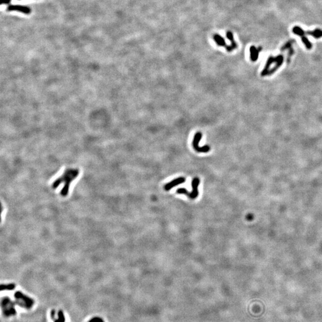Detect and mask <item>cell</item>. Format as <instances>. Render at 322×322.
Returning a JSON list of instances; mask_svg holds the SVG:
<instances>
[{
  "mask_svg": "<svg viewBox=\"0 0 322 322\" xmlns=\"http://www.w3.org/2000/svg\"><path fill=\"white\" fill-rule=\"evenodd\" d=\"M202 137V134L200 132H198L195 134L194 136V138L193 140V148L195 149L198 152H203V153H207L210 150V147L208 145H205L202 147L199 146V143L200 141L201 140Z\"/></svg>",
  "mask_w": 322,
  "mask_h": 322,
  "instance_id": "obj_6",
  "label": "cell"
},
{
  "mask_svg": "<svg viewBox=\"0 0 322 322\" xmlns=\"http://www.w3.org/2000/svg\"><path fill=\"white\" fill-rule=\"evenodd\" d=\"M7 10L9 11H17L26 15H29L31 13V9L26 6L19 4H10L7 7Z\"/></svg>",
  "mask_w": 322,
  "mask_h": 322,
  "instance_id": "obj_7",
  "label": "cell"
},
{
  "mask_svg": "<svg viewBox=\"0 0 322 322\" xmlns=\"http://www.w3.org/2000/svg\"><path fill=\"white\" fill-rule=\"evenodd\" d=\"M64 321H65V318H64L63 313L61 311H60L59 312L58 319L56 320L54 322H64Z\"/></svg>",
  "mask_w": 322,
  "mask_h": 322,
  "instance_id": "obj_15",
  "label": "cell"
},
{
  "mask_svg": "<svg viewBox=\"0 0 322 322\" xmlns=\"http://www.w3.org/2000/svg\"><path fill=\"white\" fill-rule=\"evenodd\" d=\"M214 40L215 41H216V43L220 45H221V46H224L226 45V44H225V41L224 40L223 38L221 36H219L218 35H216L215 36H214Z\"/></svg>",
  "mask_w": 322,
  "mask_h": 322,
  "instance_id": "obj_12",
  "label": "cell"
},
{
  "mask_svg": "<svg viewBox=\"0 0 322 322\" xmlns=\"http://www.w3.org/2000/svg\"><path fill=\"white\" fill-rule=\"evenodd\" d=\"M11 0H1V4H5V5H10V3H11Z\"/></svg>",
  "mask_w": 322,
  "mask_h": 322,
  "instance_id": "obj_17",
  "label": "cell"
},
{
  "mask_svg": "<svg viewBox=\"0 0 322 322\" xmlns=\"http://www.w3.org/2000/svg\"><path fill=\"white\" fill-rule=\"evenodd\" d=\"M283 61H284V57L282 54H279L277 56H270L266 61L265 67L261 72V76L267 75V73L269 71L270 67L273 66L272 69L268 73V75H270L275 72L283 64Z\"/></svg>",
  "mask_w": 322,
  "mask_h": 322,
  "instance_id": "obj_2",
  "label": "cell"
},
{
  "mask_svg": "<svg viewBox=\"0 0 322 322\" xmlns=\"http://www.w3.org/2000/svg\"><path fill=\"white\" fill-rule=\"evenodd\" d=\"M15 288V285L12 284V283H10V284H8V285H2L1 288V291H3V290H13V289H14Z\"/></svg>",
  "mask_w": 322,
  "mask_h": 322,
  "instance_id": "obj_13",
  "label": "cell"
},
{
  "mask_svg": "<svg viewBox=\"0 0 322 322\" xmlns=\"http://www.w3.org/2000/svg\"><path fill=\"white\" fill-rule=\"evenodd\" d=\"M89 322H104L103 320L99 317H94Z\"/></svg>",
  "mask_w": 322,
  "mask_h": 322,
  "instance_id": "obj_16",
  "label": "cell"
},
{
  "mask_svg": "<svg viewBox=\"0 0 322 322\" xmlns=\"http://www.w3.org/2000/svg\"><path fill=\"white\" fill-rule=\"evenodd\" d=\"M177 193H178V194H184V195H186L187 196H189V195H190V193L187 190H186V189L184 188H180V189H178L177 190Z\"/></svg>",
  "mask_w": 322,
  "mask_h": 322,
  "instance_id": "obj_14",
  "label": "cell"
},
{
  "mask_svg": "<svg viewBox=\"0 0 322 322\" xmlns=\"http://www.w3.org/2000/svg\"><path fill=\"white\" fill-rule=\"evenodd\" d=\"M185 181H186V178L184 177H178L177 178H175V179L172 180V181L170 182V183L166 184L165 187H164V189H165V190L168 191L170 189H173V187H175L176 186H178L180 184L184 183L185 182Z\"/></svg>",
  "mask_w": 322,
  "mask_h": 322,
  "instance_id": "obj_9",
  "label": "cell"
},
{
  "mask_svg": "<svg viewBox=\"0 0 322 322\" xmlns=\"http://www.w3.org/2000/svg\"><path fill=\"white\" fill-rule=\"evenodd\" d=\"M15 298L18 305L26 308H31L34 304V301L32 299L20 291L15 293Z\"/></svg>",
  "mask_w": 322,
  "mask_h": 322,
  "instance_id": "obj_3",
  "label": "cell"
},
{
  "mask_svg": "<svg viewBox=\"0 0 322 322\" xmlns=\"http://www.w3.org/2000/svg\"><path fill=\"white\" fill-rule=\"evenodd\" d=\"M2 307L3 309L4 314L6 316H10L15 315L16 314V310L14 306V304L13 303L11 300L7 298L6 297L2 300Z\"/></svg>",
  "mask_w": 322,
  "mask_h": 322,
  "instance_id": "obj_4",
  "label": "cell"
},
{
  "mask_svg": "<svg viewBox=\"0 0 322 322\" xmlns=\"http://www.w3.org/2000/svg\"><path fill=\"white\" fill-rule=\"evenodd\" d=\"M253 218V216L251 215V214H249L248 216H247V219L249 220H251Z\"/></svg>",
  "mask_w": 322,
  "mask_h": 322,
  "instance_id": "obj_18",
  "label": "cell"
},
{
  "mask_svg": "<svg viewBox=\"0 0 322 322\" xmlns=\"http://www.w3.org/2000/svg\"><path fill=\"white\" fill-rule=\"evenodd\" d=\"M303 32L305 35H311L313 38H316V39H320V38H321L322 37V30L319 29V28H317V29H314L313 31H305L303 30Z\"/></svg>",
  "mask_w": 322,
  "mask_h": 322,
  "instance_id": "obj_11",
  "label": "cell"
},
{
  "mask_svg": "<svg viewBox=\"0 0 322 322\" xmlns=\"http://www.w3.org/2000/svg\"><path fill=\"white\" fill-rule=\"evenodd\" d=\"M262 50L261 47L258 48H256L255 46H251L250 48V57L252 61H255L258 59L260 52Z\"/></svg>",
  "mask_w": 322,
  "mask_h": 322,
  "instance_id": "obj_10",
  "label": "cell"
},
{
  "mask_svg": "<svg viewBox=\"0 0 322 322\" xmlns=\"http://www.w3.org/2000/svg\"><path fill=\"white\" fill-rule=\"evenodd\" d=\"M292 32L295 35H297L301 38L302 43L304 44L307 49L311 50L312 48L313 45L312 43L306 37L305 35L303 32V29L301 27H298V26H295L292 28Z\"/></svg>",
  "mask_w": 322,
  "mask_h": 322,
  "instance_id": "obj_5",
  "label": "cell"
},
{
  "mask_svg": "<svg viewBox=\"0 0 322 322\" xmlns=\"http://www.w3.org/2000/svg\"><path fill=\"white\" fill-rule=\"evenodd\" d=\"M80 174V171L76 168H67L64 171L59 178L56 179L51 185V187L53 189H57L61 184H63V187L60 191V195L63 197L68 196L70 185L72 182L78 177Z\"/></svg>",
  "mask_w": 322,
  "mask_h": 322,
  "instance_id": "obj_1",
  "label": "cell"
},
{
  "mask_svg": "<svg viewBox=\"0 0 322 322\" xmlns=\"http://www.w3.org/2000/svg\"><path fill=\"white\" fill-rule=\"evenodd\" d=\"M200 183V180L198 178L195 177L193 180L191 186H192V191L190 193V195L189 198L191 199H195L198 198V186Z\"/></svg>",
  "mask_w": 322,
  "mask_h": 322,
  "instance_id": "obj_8",
  "label": "cell"
}]
</instances>
